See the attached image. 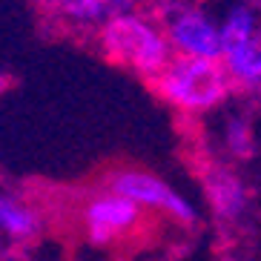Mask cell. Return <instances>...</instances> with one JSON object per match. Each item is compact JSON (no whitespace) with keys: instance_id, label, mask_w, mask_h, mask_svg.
I'll return each instance as SVG.
<instances>
[{"instance_id":"obj_1","label":"cell","mask_w":261,"mask_h":261,"mask_svg":"<svg viewBox=\"0 0 261 261\" xmlns=\"http://www.w3.org/2000/svg\"><path fill=\"white\" fill-rule=\"evenodd\" d=\"M152 89L181 109H210L227 95V72L215 58L184 55L152 75Z\"/></svg>"},{"instance_id":"obj_2","label":"cell","mask_w":261,"mask_h":261,"mask_svg":"<svg viewBox=\"0 0 261 261\" xmlns=\"http://www.w3.org/2000/svg\"><path fill=\"white\" fill-rule=\"evenodd\" d=\"M100 43L115 63H129L144 75H155L169 63V49L155 29L138 17H115L100 32Z\"/></svg>"},{"instance_id":"obj_3","label":"cell","mask_w":261,"mask_h":261,"mask_svg":"<svg viewBox=\"0 0 261 261\" xmlns=\"http://www.w3.org/2000/svg\"><path fill=\"white\" fill-rule=\"evenodd\" d=\"M98 187H103L109 192H118V195H126V198L138 201L141 207H152V210H161V213H169L178 224H187V227L195 224V210L181 195H175V192L169 190L158 175L146 172V169L112 167L98 178Z\"/></svg>"},{"instance_id":"obj_4","label":"cell","mask_w":261,"mask_h":261,"mask_svg":"<svg viewBox=\"0 0 261 261\" xmlns=\"http://www.w3.org/2000/svg\"><path fill=\"white\" fill-rule=\"evenodd\" d=\"M81 221H84L89 244L112 247L135 236L141 230V224H146V215L138 201L107 190L103 195H95L89 204H84Z\"/></svg>"},{"instance_id":"obj_5","label":"cell","mask_w":261,"mask_h":261,"mask_svg":"<svg viewBox=\"0 0 261 261\" xmlns=\"http://www.w3.org/2000/svg\"><path fill=\"white\" fill-rule=\"evenodd\" d=\"M167 32L169 40L187 55H207V58L221 55V35L201 12L172 9L167 15Z\"/></svg>"},{"instance_id":"obj_6","label":"cell","mask_w":261,"mask_h":261,"mask_svg":"<svg viewBox=\"0 0 261 261\" xmlns=\"http://www.w3.org/2000/svg\"><path fill=\"white\" fill-rule=\"evenodd\" d=\"M204 181H207V195L213 201L215 213L224 215V218H232V215L241 213V207H244V190H241V184L230 172L210 169Z\"/></svg>"},{"instance_id":"obj_7","label":"cell","mask_w":261,"mask_h":261,"mask_svg":"<svg viewBox=\"0 0 261 261\" xmlns=\"http://www.w3.org/2000/svg\"><path fill=\"white\" fill-rule=\"evenodd\" d=\"M227 69L241 81H258L261 77V35H250L241 46L227 52Z\"/></svg>"},{"instance_id":"obj_8","label":"cell","mask_w":261,"mask_h":261,"mask_svg":"<svg viewBox=\"0 0 261 261\" xmlns=\"http://www.w3.org/2000/svg\"><path fill=\"white\" fill-rule=\"evenodd\" d=\"M0 227L15 238H29L38 230V218H35L29 210L17 207L15 201L0 198Z\"/></svg>"},{"instance_id":"obj_9","label":"cell","mask_w":261,"mask_h":261,"mask_svg":"<svg viewBox=\"0 0 261 261\" xmlns=\"http://www.w3.org/2000/svg\"><path fill=\"white\" fill-rule=\"evenodd\" d=\"M250 35H253V15L247 9H236L227 17V26L221 32V52H230V49L241 46Z\"/></svg>"},{"instance_id":"obj_10","label":"cell","mask_w":261,"mask_h":261,"mask_svg":"<svg viewBox=\"0 0 261 261\" xmlns=\"http://www.w3.org/2000/svg\"><path fill=\"white\" fill-rule=\"evenodd\" d=\"M129 3L132 0H69L66 12L75 17H84V20H95V17H103V15H115Z\"/></svg>"},{"instance_id":"obj_11","label":"cell","mask_w":261,"mask_h":261,"mask_svg":"<svg viewBox=\"0 0 261 261\" xmlns=\"http://www.w3.org/2000/svg\"><path fill=\"white\" fill-rule=\"evenodd\" d=\"M244 138H247L244 126H241V123H232V135H230V141H232V149H236V152H241V155H244L247 149H250Z\"/></svg>"}]
</instances>
